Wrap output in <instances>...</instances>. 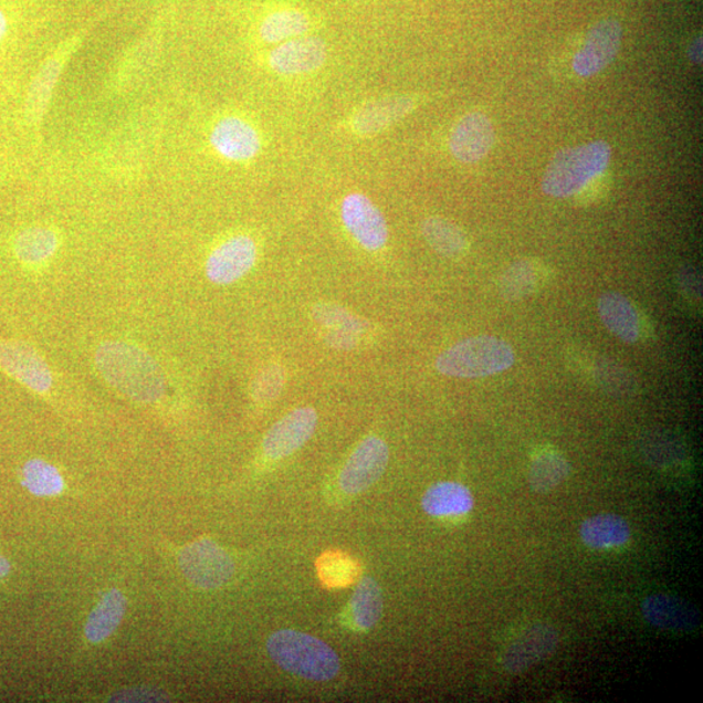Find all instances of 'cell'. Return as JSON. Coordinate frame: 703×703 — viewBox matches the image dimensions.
<instances>
[{"mask_svg": "<svg viewBox=\"0 0 703 703\" xmlns=\"http://www.w3.org/2000/svg\"><path fill=\"white\" fill-rule=\"evenodd\" d=\"M102 377L129 399L150 405L164 397L165 378L154 358L134 344L112 340L95 354Z\"/></svg>", "mask_w": 703, "mask_h": 703, "instance_id": "cell-1", "label": "cell"}, {"mask_svg": "<svg viewBox=\"0 0 703 703\" xmlns=\"http://www.w3.org/2000/svg\"><path fill=\"white\" fill-rule=\"evenodd\" d=\"M611 157V146L600 140L564 148L546 167L542 190L554 199H570L609 170Z\"/></svg>", "mask_w": 703, "mask_h": 703, "instance_id": "cell-2", "label": "cell"}, {"mask_svg": "<svg viewBox=\"0 0 703 703\" xmlns=\"http://www.w3.org/2000/svg\"><path fill=\"white\" fill-rule=\"evenodd\" d=\"M269 655L281 669L292 675L326 681L338 675V654L316 637L290 631L275 632L267 641Z\"/></svg>", "mask_w": 703, "mask_h": 703, "instance_id": "cell-3", "label": "cell"}, {"mask_svg": "<svg viewBox=\"0 0 703 703\" xmlns=\"http://www.w3.org/2000/svg\"><path fill=\"white\" fill-rule=\"evenodd\" d=\"M516 361L514 348L495 336H473L453 344L439 355L436 368L453 378H485L500 375Z\"/></svg>", "mask_w": 703, "mask_h": 703, "instance_id": "cell-4", "label": "cell"}, {"mask_svg": "<svg viewBox=\"0 0 703 703\" xmlns=\"http://www.w3.org/2000/svg\"><path fill=\"white\" fill-rule=\"evenodd\" d=\"M0 373L39 397L53 394V370L45 358L24 342L0 336Z\"/></svg>", "mask_w": 703, "mask_h": 703, "instance_id": "cell-5", "label": "cell"}, {"mask_svg": "<svg viewBox=\"0 0 703 703\" xmlns=\"http://www.w3.org/2000/svg\"><path fill=\"white\" fill-rule=\"evenodd\" d=\"M179 564L187 580L203 590L221 588L234 574L230 554L211 539L196 541L182 548Z\"/></svg>", "mask_w": 703, "mask_h": 703, "instance_id": "cell-6", "label": "cell"}, {"mask_svg": "<svg viewBox=\"0 0 703 703\" xmlns=\"http://www.w3.org/2000/svg\"><path fill=\"white\" fill-rule=\"evenodd\" d=\"M622 41V27L618 20L598 21L586 33L583 45L576 51L573 69L578 77L599 75L617 59Z\"/></svg>", "mask_w": 703, "mask_h": 703, "instance_id": "cell-7", "label": "cell"}, {"mask_svg": "<svg viewBox=\"0 0 703 703\" xmlns=\"http://www.w3.org/2000/svg\"><path fill=\"white\" fill-rule=\"evenodd\" d=\"M390 451L382 439L366 438L357 445L340 473V487L348 495L365 492L382 478Z\"/></svg>", "mask_w": 703, "mask_h": 703, "instance_id": "cell-8", "label": "cell"}, {"mask_svg": "<svg viewBox=\"0 0 703 703\" xmlns=\"http://www.w3.org/2000/svg\"><path fill=\"white\" fill-rule=\"evenodd\" d=\"M342 221L366 251L377 252L387 244L388 227L380 210L363 193H350L342 202Z\"/></svg>", "mask_w": 703, "mask_h": 703, "instance_id": "cell-9", "label": "cell"}, {"mask_svg": "<svg viewBox=\"0 0 703 703\" xmlns=\"http://www.w3.org/2000/svg\"><path fill=\"white\" fill-rule=\"evenodd\" d=\"M258 261V244L248 234H237L219 244L207 261L211 283L229 285L244 277Z\"/></svg>", "mask_w": 703, "mask_h": 703, "instance_id": "cell-10", "label": "cell"}, {"mask_svg": "<svg viewBox=\"0 0 703 703\" xmlns=\"http://www.w3.org/2000/svg\"><path fill=\"white\" fill-rule=\"evenodd\" d=\"M495 144V129L486 114L474 112L461 117L450 135V151L459 162L474 165L485 159Z\"/></svg>", "mask_w": 703, "mask_h": 703, "instance_id": "cell-11", "label": "cell"}, {"mask_svg": "<svg viewBox=\"0 0 703 703\" xmlns=\"http://www.w3.org/2000/svg\"><path fill=\"white\" fill-rule=\"evenodd\" d=\"M318 415L313 408H297L284 416L263 439L262 449L270 459L292 455L309 441L316 431Z\"/></svg>", "mask_w": 703, "mask_h": 703, "instance_id": "cell-12", "label": "cell"}, {"mask_svg": "<svg viewBox=\"0 0 703 703\" xmlns=\"http://www.w3.org/2000/svg\"><path fill=\"white\" fill-rule=\"evenodd\" d=\"M558 644L559 634L556 629L546 622H538V625L526 628L504 651L503 669L508 673H514V675L525 672L534 664L550 657Z\"/></svg>", "mask_w": 703, "mask_h": 703, "instance_id": "cell-13", "label": "cell"}, {"mask_svg": "<svg viewBox=\"0 0 703 703\" xmlns=\"http://www.w3.org/2000/svg\"><path fill=\"white\" fill-rule=\"evenodd\" d=\"M327 48L324 40L318 36H297L280 43V46L271 51L269 56L270 67L281 75H305L317 71L325 64Z\"/></svg>", "mask_w": 703, "mask_h": 703, "instance_id": "cell-14", "label": "cell"}, {"mask_svg": "<svg viewBox=\"0 0 703 703\" xmlns=\"http://www.w3.org/2000/svg\"><path fill=\"white\" fill-rule=\"evenodd\" d=\"M212 148L232 162H248L261 151L259 132L239 116H225L211 130Z\"/></svg>", "mask_w": 703, "mask_h": 703, "instance_id": "cell-15", "label": "cell"}, {"mask_svg": "<svg viewBox=\"0 0 703 703\" xmlns=\"http://www.w3.org/2000/svg\"><path fill=\"white\" fill-rule=\"evenodd\" d=\"M413 95H390L371 101L352 116L350 128L360 136H375L405 119L417 107Z\"/></svg>", "mask_w": 703, "mask_h": 703, "instance_id": "cell-16", "label": "cell"}, {"mask_svg": "<svg viewBox=\"0 0 703 703\" xmlns=\"http://www.w3.org/2000/svg\"><path fill=\"white\" fill-rule=\"evenodd\" d=\"M641 610L644 620L663 631L692 632L700 627L699 612L690 604L664 592L644 599Z\"/></svg>", "mask_w": 703, "mask_h": 703, "instance_id": "cell-17", "label": "cell"}, {"mask_svg": "<svg viewBox=\"0 0 703 703\" xmlns=\"http://www.w3.org/2000/svg\"><path fill=\"white\" fill-rule=\"evenodd\" d=\"M61 239L45 225H31L17 233L11 251L19 265L28 271L48 267L56 255Z\"/></svg>", "mask_w": 703, "mask_h": 703, "instance_id": "cell-18", "label": "cell"}, {"mask_svg": "<svg viewBox=\"0 0 703 703\" xmlns=\"http://www.w3.org/2000/svg\"><path fill=\"white\" fill-rule=\"evenodd\" d=\"M598 313L607 329L621 342H639L641 321L631 300L619 292H606L599 298Z\"/></svg>", "mask_w": 703, "mask_h": 703, "instance_id": "cell-19", "label": "cell"}, {"mask_svg": "<svg viewBox=\"0 0 703 703\" xmlns=\"http://www.w3.org/2000/svg\"><path fill=\"white\" fill-rule=\"evenodd\" d=\"M473 507L471 490L459 482H438L422 497V508L431 517L464 516Z\"/></svg>", "mask_w": 703, "mask_h": 703, "instance_id": "cell-20", "label": "cell"}, {"mask_svg": "<svg viewBox=\"0 0 703 703\" xmlns=\"http://www.w3.org/2000/svg\"><path fill=\"white\" fill-rule=\"evenodd\" d=\"M631 526L627 520L615 514H599L586 518L580 537L592 550H611L626 546L631 539Z\"/></svg>", "mask_w": 703, "mask_h": 703, "instance_id": "cell-21", "label": "cell"}, {"mask_svg": "<svg viewBox=\"0 0 703 703\" xmlns=\"http://www.w3.org/2000/svg\"><path fill=\"white\" fill-rule=\"evenodd\" d=\"M127 611V598L119 589L106 592L87 618L85 636L87 641L97 644L114 634Z\"/></svg>", "mask_w": 703, "mask_h": 703, "instance_id": "cell-22", "label": "cell"}, {"mask_svg": "<svg viewBox=\"0 0 703 703\" xmlns=\"http://www.w3.org/2000/svg\"><path fill=\"white\" fill-rule=\"evenodd\" d=\"M421 231L428 244L444 258H458L465 253L469 246L465 232L449 219L441 217L424 219Z\"/></svg>", "mask_w": 703, "mask_h": 703, "instance_id": "cell-23", "label": "cell"}, {"mask_svg": "<svg viewBox=\"0 0 703 703\" xmlns=\"http://www.w3.org/2000/svg\"><path fill=\"white\" fill-rule=\"evenodd\" d=\"M570 472L568 460L558 451H544L534 458L529 468V483L534 492L546 494L562 485Z\"/></svg>", "mask_w": 703, "mask_h": 703, "instance_id": "cell-24", "label": "cell"}, {"mask_svg": "<svg viewBox=\"0 0 703 703\" xmlns=\"http://www.w3.org/2000/svg\"><path fill=\"white\" fill-rule=\"evenodd\" d=\"M350 609L355 625L361 631H369L377 625L384 612V596L376 580L365 577L358 583L350 599Z\"/></svg>", "mask_w": 703, "mask_h": 703, "instance_id": "cell-25", "label": "cell"}, {"mask_svg": "<svg viewBox=\"0 0 703 703\" xmlns=\"http://www.w3.org/2000/svg\"><path fill=\"white\" fill-rule=\"evenodd\" d=\"M545 276L544 263L536 260L517 261L505 271L501 288L508 298H523L542 287Z\"/></svg>", "mask_w": 703, "mask_h": 703, "instance_id": "cell-26", "label": "cell"}, {"mask_svg": "<svg viewBox=\"0 0 703 703\" xmlns=\"http://www.w3.org/2000/svg\"><path fill=\"white\" fill-rule=\"evenodd\" d=\"M311 21L306 14L298 10H283L269 14L262 21L260 35L263 42L283 43L297 36H303L309 31Z\"/></svg>", "mask_w": 703, "mask_h": 703, "instance_id": "cell-27", "label": "cell"}, {"mask_svg": "<svg viewBox=\"0 0 703 703\" xmlns=\"http://www.w3.org/2000/svg\"><path fill=\"white\" fill-rule=\"evenodd\" d=\"M21 474L28 492L35 496H56L63 493V475L56 466L45 460L27 461Z\"/></svg>", "mask_w": 703, "mask_h": 703, "instance_id": "cell-28", "label": "cell"}, {"mask_svg": "<svg viewBox=\"0 0 703 703\" xmlns=\"http://www.w3.org/2000/svg\"><path fill=\"white\" fill-rule=\"evenodd\" d=\"M61 70V61L54 57L36 73L31 87H29L27 97V114L29 119L34 122L40 120L43 113H45Z\"/></svg>", "mask_w": 703, "mask_h": 703, "instance_id": "cell-29", "label": "cell"}, {"mask_svg": "<svg viewBox=\"0 0 703 703\" xmlns=\"http://www.w3.org/2000/svg\"><path fill=\"white\" fill-rule=\"evenodd\" d=\"M317 569L322 583L329 588H344L355 581L358 568L354 559L342 553L321 556Z\"/></svg>", "mask_w": 703, "mask_h": 703, "instance_id": "cell-30", "label": "cell"}, {"mask_svg": "<svg viewBox=\"0 0 703 703\" xmlns=\"http://www.w3.org/2000/svg\"><path fill=\"white\" fill-rule=\"evenodd\" d=\"M284 385V371L280 366H270L255 378L252 392L260 401L273 400L281 394Z\"/></svg>", "mask_w": 703, "mask_h": 703, "instance_id": "cell-31", "label": "cell"}, {"mask_svg": "<svg viewBox=\"0 0 703 703\" xmlns=\"http://www.w3.org/2000/svg\"><path fill=\"white\" fill-rule=\"evenodd\" d=\"M610 186V176L609 171L600 174L597 176L595 180H591L588 186H586L581 192H578L575 196V199L578 203L588 204L596 202L599 199H602L604 195L607 192Z\"/></svg>", "mask_w": 703, "mask_h": 703, "instance_id": "cell-32", "label": "cell"}, {"mask_svg": "<svg viewBox=\"0 0 703 703\" xmlns=\"http://www.w3.org/2000/svg\"><path fill=\"white\" fill-rule=\"evenodd\" d=\"M114 702H159L165 701L164 694L146 690H132L117 693L112 699Z\"/></svg>", "mask_w": 703, "mask_h": 703, "instance_id": "cell-33", "label": "cell"}, {"mask_svg": "<svg viewBox=\"0 0 703 703\" xmlns=\"http://www.w3.org/2000/svg\"><path fill=\"white\" fill-rule=\"evenodd\" d=\"M702 36H695V39L692 41L691 46L688 48V57H690V61L694 64V65H701L702 64V51H703V43H702Z\"/></svg>", "mask_w": 703, "mask_h": 703, "instance_id": "cell-34", "label": "cell"}, {"mask_svg": "<svg viewBox=\"0 0 703 703\" xmlns=\"http://www.w3.org/2000/svg\"><path fill=\"white\" fill-rule=\"evenodd\" d=\"M9 19H7L4 11L0 9V43H2L7 33H9Z\"/></svg>", "mask_w": 703, "mask_h": 703, "instance_id": "cell-35", "label": "cell"}, {"mask_svg": "<svg viewBox=\"0 0 703 703\" xmlns=\"http://www.w3.org/2000/svg\"><path fill=\"white\" fill-rule=\"evenodd\" d=\"M11 564L9 560L4 558V556L0 555V578L6 577L10 574Z\"/></svg>", "mask_w": 703, "mask_h": 703, "instance_id": "cell-36", "label": "cell"}]
</instances>
